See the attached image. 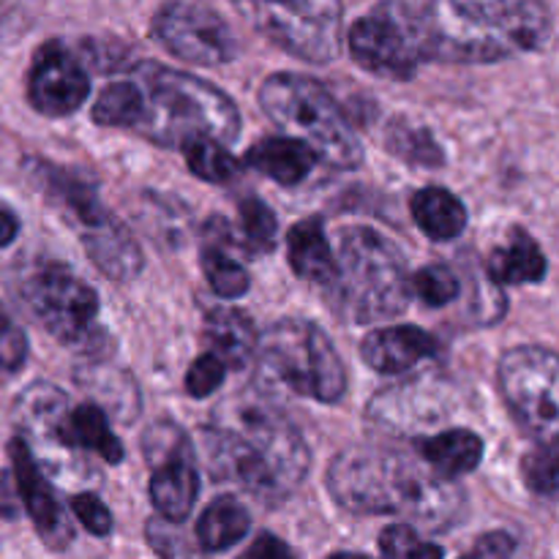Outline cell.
I'll return each mask as SVG.
<instances>
[{"label":"cell","mask_w":559,"mask_h":559,"mask_svg":"<svg viewBox=\"0 0 559 559\" xmlns=\"http://www.w3.org/2000/svg\"><path fill=\"white\" fill-rule=\"evenodd\" d=\"M211 473L265 502H282L309 475V448L295 420L265 393L224 399L205 429Z\"/></svg>","instance_id":"6da1fadb"},{"label":"cell","mask_w":559,"mask_h":559,"mask_svg":"<svg viewBox=\"0 0 559 559\" xmlns=\"http://www.w3.org/2000/svg\"><path fill=\"white\" fill-rule=\"evenodd\" d=\"M413 41L418 58L489 63L538 49L551 31L549 11L527 0H445L382 5Z\"/></svg>","instance_id":"7a4b0ae2"},{"label":"cell","mask_w":559,"mask_h":559,"mask_svg":"<svg viewBox=\"0 0 559 559\" xmlns=\"http://www.w3.org/2000/svg\"><path fill=\"white\" fill-rule=\"evenodd\" d=\"M333 500L353 513H399L426 530H448L464 513V495L420 456L396 448L353 445L328 469Z\"/></svg>","instance_id":"3957f363"},{"label":"cell","mask_w":559,"mask_h":559,"mask_svg":"<svg viewBox=\"0 0 559 559\" xmlns=\"http://www.w3.org/2000/svg\"><path fill=\"white\" fill-rule=\"evenodd\" d=\"M129 80L140 93L134 129L147 140L164 147H186L194 140L229 145L238 140V107L211 82L158 63H140Z\"/></svg>","instance_id":"277c9868"},{"label":"cell","mask_w":559,"mask_h":559,"mask_svg":"<svg viewBox=\"0 0 559 559\" xmlns=\"http://www.w3.org/2000/svg\"><path fill=\"white\" fill-rule=\"evenodd\" d=\"M260 104L267 118L287 131L284 136L304 142L325 164L353 169L364 162V147L344 118L336 98L311 76L282 71L262 82Z\"/></svg>","instance_id":"5b68a950"},{"label":"cell","mask_w":559,"mask_h":559,"mask_svg":"<svg viewBox=\"0 0 559 559\" xmlns=\"http://www.w3.org/2000/svg\"><path fill=\"white\" fill-rule=\"evenodd\" d=\"M338 300L355 322H382L399 317L409 304V276L404 257L371 227H344L338 233L336 282Z\"/></svg>","instance_id":"8992f818"},{"label":"cell","mask_w":559,"mask_h":559,"mask_svg":"<svg viewBox=\"0 0 559 559\" xmlns=\"http://www.w3.org/2000/svg\"><path fill=\"white\" fill-rule=\"evenodd\" d=\"M260 364L289 391L322 404H336L347 391V374L336 347L309 320H282L257 344Z\"/></svg>","instance_id":"52a82bcc"},{"label":"cell","mask_w":559,"mask_h":559,"mask_svg":"<svg viewBox=\"0 0 559 559\" xmlns=\"http://www.w3.org/2000/svg\"><path fill=\"white\" fill-rule=\"evenodd\" d=\"M502 399L538 448H559V355L544 347H516L497 369Z\"/></svg>","instance_id":"ba28073f"},{"label":"cell","mask_w":559,"mask_h":559,"mask_svg":"<svg viewBox=\"0 0 559 559\" xmlns=\"http://www.w3.org/2000/svg\"><path fill=\"white\" fill-rule=\"evenodd\" d=\"M22 300L44 331L63 344H80L98 317V295L63 262H41L22 282Z\"/></svg>","instance_id":"9c48e42d"},{"label":"cell","mask_w":559,"mask_h":559,"mask_svg":"<svg viewBox=\"0 0 559 559\" xmlns=\"http://www.w3.org/2000/svg\"><path fill=\"white\" fill-rule=\"evenodd\" d=\"M243 14L284 52L295 58L325 63L342 49V5L331 0L300 3H249Z\"/></svg>","instance_id":"30bf717a"},{"label":"cell","mask_w":559,"mask_h":559,"mask_svg":"<svg viewBox=\"0 0 559 559\" xmlns=\"http://www.w3.org/2000/svg\"><path fill=\"white\" fill-rule=\"evenodd\" d=\"M158 41L194 66L229 63L238 52L233 31L218 11L202 3H167L153 20Z\"/></svg>","instance_id":"8fae6325"},{"label":"cell","mask_w":559,"mask_h":559,"mask_svg":"<svg viewBox=\"0 0 559 559\" xmlns=\"http://www.w3.org/2000/svg\"><path fill=\"white\" fill-rule=\"evenodd\" d=\"M145 456L153 467L151 500L156 511L173 524L186 522L200 495L186 435L173 424L153 426L145 435Z\"/></svg>","instance_id":"7c38bea8"},{"label":"cell","mask_w":559,"mask_h":559,"mask_svg":"<svg viewBox=\"0 0 559 559\" xmlns=\"http://www.w3.org/2000/svg\"><path fill=\"white\" fill-rule=\"evenodd\" d=\"M349 55L358 60L360 69L385 80H409L418 66L413 41L382 5L349 27Z\"/></svg>","instance_id":"4fadbf2b"},{"label":"cell","mask_w":559,"mask_h":559,"mask_svg":"<svg viewBox=\"0 0 559 559\" xmlns=\"http://www.w3.org/2000/svg\"><path fill=\"white\" fill-rule=\"evenodd\" d=\"M27 98L49 118L71 115L82 107L87 98V74L69 47L49 41L38 49L27 76Z\"/></svg>","instance_id":"5bb4252c"},{"label":"cell","mask_w":559,"mask_h":559,"mask_svg":"<svg viewBox=\"0 0 559 559\" xmlns=\"http://www.w3.org/2000/svg\"><path fill=\"white\" fill-rule=\"evenodd\" d=\"M11 467H14L16 489H20L22 502H25L27 516L36 524V533L52 551L66 549L74 540V527L69 522V513L60 506L52 484L47 480L44 469L38 467L36 459L31 456L25 442L20 437L9 442Z\"/></svg>","instance_id":"9a60e30c"},{"label":"cell","mask_w":559,"mask_h":559,"mask_svg":"<svg viewBox=\"0 0 559 559\" xmlns=\"http://www.w3.org/2000/svg\"><path fill=\"white\" fill-rule=\"evenodd\" d=\"M437 353V342L415 325L371 331L360 344L366 364L380 374H402Z\"/></svg>","instance_id":"2e32d148"},{"label":"cell","mask_w":559,"mask_h":559,"mask_svg":"<svg viewBox=\"0 0 559 559\" xmlns=\"http://www.w3.org/2000/svg\"><path fill=\"white\" fill-rule=\"evenodd\" d=\"M82 243L93 265L115 282H131L142 271L140 246L115 216H109L102 227L82 233Z\"/></svg>","instance_id":"e0dca14e"},{"label":"cell","mask_w":559,"mask_h":559,"mask_svg":"<svg viewBox=\"0 0 559 559\" xmlns=\"http://www.w3.org/2000/svg\"><path fill=\"white\" fill-rule=\"evenodd\" d=\"M287 257L293 271L311 284L331 287L336 282V254L331 249L320 216L295 224L287 235Z\"/></svg>","instance_id":"ac0fdd59"},{"label":"cell","mask_w":559,"mask_h":559,"mask_svg":"<svg viewBox=\"0 0 559 559\" xmlns=\"http://www.w3.org/2000/svg\"><path fill=\"white\" fill-rule=\"evenodd\" d=\"M207 344V355L222 360L224 366L243 369L257 355L254 322L238 309H211L205 317V331H202Z\"/></svg>","instance_id":"d6986e66"},{"label":"cell","mask_w":559,"mask_h":559,"mask_svg":"<svg viewBox=\"0 0 559 559\" xmlns=\"http://www.w3.org/2000/svg\"><path fill=\"white\" fill-rule=\"evenodd\" d=\"M317 153L293 136H265L246 153V164L282 186H295L317 167Z\"/></svg>","instance_id":"ffe728a7"},{"label":"cell","mask_w":559,"mask_h":559,"mask_svg":"<svg viewBox=\"0 0 559 559\" xmlns=\"http://www.w3.org/2000/svg\"><path fill=\"white\" fill-rule=\"evenodd\" d=\"M202 273L213 293L224 300H235L249 293V271L235 260L229 251V229L222 218H213L205 227V243H202Z\"/></svg>","instance_id":"44dd1931"},{"label":"cell","mask_w":559,"mask_h":559,"mask_svg":"<svg viewBox=\"0 0 559 559\" xmlns=\"http://www.w3.org/2000/svg\"><path fill=\"white\" fill-rule=\"evenodd\" d=\"M418 453L426 467L435 469L440 478L456 480L478 467L484 459V440L475 431L451 429L420 442Z\"/></svg>","instance_id":"7402d4cb"},{"label":"cell","mask_w":559,"mask_h":559,"mask_svg":"<svg viewBox=\"0 0 559 559\" xmlns=\"http://www.w3.org/2000/svg\"><path fill=\"white\" fill-rule=\"evenodd\" d=\"M413 216L415 224L431 240H453L467 227V211H464L462 200L437 186L420 189L413 197Z\"/></svg>","instance_id":"603a6c76"},{"label":"cell","mask_w":559,"mask_h":559,"mask_svg":"<svg viewBox=\"0 0 559 559\" xmlns=\"http://www.w3.org/2000/svg\"><path fill=\"white\" fill-rule=\"evenodd\" d=\"M489 276L497 284H535L546 276V257L533 238L513 229L511 243L489 257Z\"/></svg>","instance_id":"cb8c5ba5"},{"label":"cell","mask_w":559,"mask_h":559,"mask_svg":"<svg viewBox=\"0 0 559 559\" xmlns=\"http://www.w3.org/2000/svg\"><path fill=\"white\" fill-rule=\"evenodd\" d=\"M251 516L235 497H218L197 524V540L205 551H224L249 535Z\"/></svg>","instance_id":"d4e9b609"},{"label":"cell","mask_w":559,"mask_h":559,"mask_svg":"<svg viewBox=\"0 0 559 559\" xmlns=\"http://www.w3.org/2000/svg\"><path fill=\"white\" fill-rule=\"evenodd\" d=\"M140 118V93L134 82H112L104 87L102 96L93 104V120L98 126H112V129H134Z\"/></svg>","instance_id":"484cf974"},{"label":"cell","mask_w":559,"mask_h":559,"mask_svg":"<svg viewBox=\"0 0 559 559\" xmlns=\"http://www.w3.org/2000/svg\"><path fill=\"white\" fill-rule=\"evenodd\" d=\"M186 151V164H189L191 173L202 180H211V183H227L238 173V164L235 158L224 151V145L213 140H194L183 147Z\"/></svg>","instance_id":"4316f807"},{"label":"cell","mask_w":559,"mask_h":559,"mask_svg":"<svg viewBox=\"0 0 559 559\" xmlns=\"http://www.w3.org/2000/svg\"><path fill=\"white\" fill-rule=\"evenodd\" d=\"M388 142L396 151V156L407 158L413 164H424V167H431V164H442V151L435 142V136L429 134L420 126L409 123V120H396L391 126V134H388Z\"/></svg>","instance_id":"83f0119b"},{"label":"cell","mask_w":559,"mask_h":559,"mask_svg":"<svg viewBox=\"0 0 559 559\" xmlns=\"http://www.w3.org/2000/svg\"><path fill=\"white\" fill-rule=\"evenodd\" d=\"M409 287L415 289V295H418L426 306L442 309V306H448L451 300L459 298L462 284H459L456 273H453L451 267L442 265V262H435V265L420 267L413 276V282H409Z\"/></svg>","instance_id":"f1b7e54d"},{"label":"cell","mask_w":559,"mask_h":559,"mask_svg":"<svg viewBox=\"0 0 559 559\" xmlns=\"http://www.w3.org/2000/svg\"><path fill=\"white\" fill-rule=\"evenodd\" d=\"M240 222H243L246 240L254 251H271L273 243H276L278 222L276 213L265 205L257 197H249V200L240 202Z\"/></svg>","instance_id":"f546056e"},{"label":"cell","mask_w":559,"mask_h":559,"mask_svg":"<svg viewBox=\"0 0 559 559\" xmlns=\"http://www.w3.org/2000/svg\"><path fill=\"white\" fill-rule=\"evenodd\" d=\"M382 559H442V549L418 538L407 524H393L380 535Z\"/></svg>","instance_id":"4dcf8cb0"},{"label":"cell","mask_w":559,"mask_h":559,"mask_svg":"<svg viewBox=\"0 0 559 559\" xmlns=\"http://www.w3.org/2000/svg\"><path fill=\"white\" fill-rule=\"evenodd\" d=\"M524 480L538 495H557L559 491V448H535L524 456Z\"/></svg>","instance_id":"1f68e13d"},{"label":"cell","mask_w":559,"mask_h":559,"mask_svg":"<svg viewBox=\"0 0 559 559\" xmlns=\"http://www.w3.org/2000/svg\"><path fill=\"white\" fill-rule=\"evenodd\" d=\"M224 374H227V366L222 364L213 355H200V358L191 364L189 374H186V391L191 393L194 399H205L211 396L213 391H218L224 382Z\"/></svg>","instance_id":"d6a6232c"},{"label":"cell","mask_w":559,"mask_h":559,"mask_svg":"<svg viewBox=\"0 0 559 559\" xmlns=\"http://www.w3.org/2000/svg\"><path fill=\"white\" fill-rule=\"evenodd\" d=\"M27 358V338L14 320L0 309V369L16 371Z\"/></svg>","instance_id":"836d02e7"},{"label":"cell","mask_w":559,"mask_h":559,"mask_svg":"<svg viewBox=\"0 0 559 559\" xmlns=\"http://www.w3.org/2000/svg\"><path fill=\"white\" fill-rule=\"evenodd\" d=\"M71 508H74L76 519H80L87 533L98 535V538L109 535V530H112V513H109V508L96 495L82 491V495H76L71 500Z\"/></svg>","instance_id":"e575fe53"},{"label":"cell","mask_w":559,"mask_h":559,"mask_svg":"<svg viewBox=\"0 0 559 559\" xmlns=\"http://www.w3.org/2000/svg\"><path fill=\"white\" fill-rule=\"evenodd\" d=\"M462 559H513V538L508 533H489Z\"/></svg>","instance_id":"d590c367"},{"label":"cell","mask_w":559,"mask_h":559,"mask_svg":"<svg viewBox=\"0 0 559 559\" xmlns=\"http://www.w3.org/2000/svg\"><path fill=\"white\" fill-rule=\"evenodd\" d=\"M238 559H295V555L276 535H260Z\"/></svg>","instance_id":"8d00e7d4"},{"label":"cell","mask_w":559,"mask_h":559,"mask_svg":"<svg viewBox=\"0 0 559 559\" xmlns=\"http://www.w3.org/2000/svg\"><path fill=\"white\" fill-rule=\"evenodd\" d=\"M16 233H20V222H16V216L9 211V207L0 205V249L9 246L11 240L16 238Z\"/></svg>","instance_id":"74e56055"},{"label":"cell","mask_w":559,"mask_h":559,"mask_svg":"<svg viewBox=\"0 0 559 559\" xmlns=\"http://www.w3.org/2000/svg\"><path fill=\"white\" fill-rule=\"evenodd\" d=\"M328 559H366V557L364 555H353V551H338V555H333Z\"/></svg>","instance_id":"f35d334b"}]
</instances>
